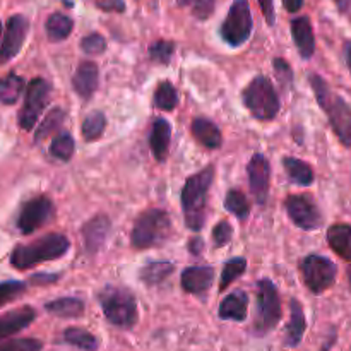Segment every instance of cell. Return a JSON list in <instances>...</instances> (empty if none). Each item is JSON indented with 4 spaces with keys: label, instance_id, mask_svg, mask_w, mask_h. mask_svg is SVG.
I'll return each instance as SVG.
<instances>
[{
    "label": "cell",
    "instance_id": "836d02e7",
    "mask_svg": "<svg viewBox=\"0 0 351 351\" xmlns=\"http://www.w3.org/2000/svg\"><path fill=\"white\" fill-rule=\"evenodd\" d=\"M48 153L51 158L58 161H69L75 153V143L74 137L69 132H62L51 141L50 147H48Z\"/></svg>",
    "mask_w": 351,
    "mask_h": 351
},
{
    "label": "cell",
    "instance_id": "681fc988",
    "mask_svg": "<svg viewBox=\"0 0 351 351\" xmlns=\"http://www.w3.org/2000/svg\"><path fill=\"white\" fill-rule=\"evenodd\" d=\"M335 3L338 5V9L341 10L343 14L348 12V10L351 9V0H335Z\"/></svg>",
    "mask_w": 351,
    "mask_h": 351
},
{
    "label": "cell",
    "instance_id": "d6a6232c",
    "mask_svg": "<svg viewBox=\"0 0 351 351\" xmlns=\"http://www.w3.org/2000/svg\"><path fill=\"white\" fill-rule=\"evenodd\" d=\"M225 209L239 219H247L250 215V202L239 189H230L225 195Z\"/></svg>",
    "mask_w": 351,
    "mask_h": 351
},
{
    "label": "cell",
    "instance_id": "d590c367",
    "mask_svg": "<svg viewBox=\"0 0 351 351\" xmlns=\"http://www.w3.org/2000/svg\"><path fill=\"white\" fill-rule=\"evenodd\" d=\"M245 269H247L245 257H233V259H230L228 263L223 266L221 280H219V290L225 291L233 281H237L240 276H243Z\"/></svg>",
    "mask_w": 351,
    "mask_h": 351
},
{
    "label": "cell",
    "instance_id": "e575fe53",
    "mask_svg": "<svg viewBox=\"0 0 351 351\" xmlns=\"http://www.w3.org/2000/svg\"><path fill=\"white\" fill-rule=\"evenodd\" d=\"M105 127L106 117L103 115L101 112H98V110H95V112L89 113L84 119V122H82V137H84L86 141H89V143L99 139V137L103 136V132H105Z\"/></svg>",
    "mask_w": 351,
    "mask_h": 351
},
{
    "label": "cell",
    "instance_id": "cb8c5ba5",
    "mask_svg": "<svg viewBox=\"0 0 351 351\" xmlns=\"http://www.w3.org/2000/svg\"><path fill=\"white\" fill-rule=\"evenodd\" d=\"M84 302L77 297H62L45 304V311L60 319H77L84 314Z\"/></svg>",
    "mask_w": 351,
    "mask_h": 351
},
{
    "label": "cell",
    "instance_id": "f1b7e54d",
    "mask_svg": "<svg viewBox=\"0 0 351 351\" xmlns=\"http://www.w3.org/2000/svg\"><path fill=\"white\" fill-rule=\"evenodd\" d=\"M24 86H26L24 79L21 75L14 74V72L0 79V103H3V105L17 103V99L24 93Z\"/></svg>",
    "mask_w": 351,
    "mask_h": 351
},
{
    "label": "cell",
    "instance_id": "1f68e13d",
    "mask_svg": "<svg viewBox=\"0 0 351 351\" xmlns=\"http://www.w3.org/2000/svg\"><path fill=\"white\" fill-rule=\"evenodd\" d=\"M153 103L156 108L171 112L178 106V93L170 81H163L156 86L153 96Z\"/></svg>",
    "mask_w": 351,
    "mask_h": 351
},
{
    "label": "cell",
    "instance_id": "ac0fdd59",
    "mask_svg": "<svg viewBox=\"0 0 351 351\" xmlns=\"http://www.w3.org/2000/svg\"><path fill=\"white\" fill-rule=\"evenodd\" d=\"M182 288L191 295H202L213 287L215 269L211 266H189L182 273Z\"/></svg>",
    "mask_w": 351,
    "mask_h": 351
},
{
    "label": "cell",
    "instance_id": "b9f144b4",
    "mask_svg": "<svg viewBox=\"0 0 351 351\" xmlns=\"http://www.w3.org/2000/svg\"><path fill=\"white\" fill-rule=\"evenodd\" d=\"M233 237V228L228 221H219L218 225L213 228V240H215V245L218 249L225 247L226 243L232 240Z\"/></svg>",
    "mask_w": 351,
    "mask_h": 351
},
{
    "label": "cell",
    "instance_id": "4dcf8cb0",
    "mask_svg": "<svg viewBox=\"0 0 351 351\" xmlns=\"http://www.w3.org/2000/svg\"><path fill=\"white\" fill-rule=\"evenodd\" d=\"M64 120H65L64 108H60V106H53V108L47 113V117L41 120L40 125H38L36 134H34V143H41V141L47 139L48 136L57 132V130L62 127V123H64Z\"/></svg>",
    "mask_w": 351,
    "mask_h": 351
},
{
    "label": "cell",
    "instance_id": "f907efd6",
    "mask_svg": "<svg viewBox=\"0 0 351 351\" xmlns=\"http://www.w3.org/2000/svg\"><path fill=\"white\" fill-rule=\"evenodd\" d=\"M345 60H346V65H348L350 74H351V40H348L345 43Z\"/></svg>",
    "mask_w": 351,
    "mask_h": 351
},
{
    "label": "cell",
    "instance_id": "ffe728a7",
    "mask_svg": "<svg viewBox=\"0 0 351 351\" xmlns=\"http://www.w3.org/2000/svg\"><path fill=\"white\" fill-rule=\"evenodd\" d=\"M291 36H293L295 47L302 58H311L315 51V38L312 29L311 19L307 16L297 17L291 21Z\"/></svg>",
    "mask_w": 351,
    "mask_h": 351
},
{
    "label": "cell",
    "instance_id": "9a60e30c",
    "mask_svg": "<svg viewBox=\"0 0 351 351\" xmlns=\"http://www.w3.org/2000/svg\"><path fill=\"white\" fill-rule=\"evenodd\" d=\"M112 230V221L108 216L98 215L95 218L89 219L84 226H82V239H84V249L89 256H95L101 250L105 245L106 239Z\"/></svg>",
    "mask_w": 351,
    "mask_h": 351
},
{
    "label": "cell",
    "instance_id": "f6af8a7d",
    "mask_svg": "<svg viewBox=\"0 0 351 351\" xmlns=\"http://www.w3.org/2000/svg\"><path fill=\"white\" fill-rule=\"evenodd\" d=\"M261 10H263L264 17H266V23L269 26H273L276 23V12H274V0H259Z\"/></svg>",
    "mask_w": 351,
    "mask_h": 351
},
{
    "label": "cell",
    "instance_id": "83f0119b",
    "mask_svg": "<svg viewBox=\"0 0 351 351\" xmlns=\"http://www.w3.org/2000/svg\"><path fill=\"white\" fill-rule=\"evenodd\" d=\"M173 271V263H168V261H154V263H147L146 266L141 267L139 278L143 283L154 287V285H160L161 281H165L168 276H171Z\"/></svg>",
    "mask_w": 351,
    "mask_h": 351
},
{
    "label": "cell",
    "instance_id": "60d3db41",
    "mask_svg": "<svg viewBox=\"0 0 351 351\" xmlns=\"http://www.w3.org/2000/svg\"><path fill=\"white\" fill-rule=\"evenodd\" d=\"M273 67L280 84L283 86V88H290L291 82H293V71H291V65L288 64L285 58H274Z\"/></svg>",
    "mask_w": 351,
    "mask_h": 351
},
{
    "label": "cell",
    "instance_id": "f35d334b",
    "mask_svg": "<svg viewBox=\"0 0 351 351\" xmlns=\"http://www.w3.org/2000/svg\"><path fill=\"white\" fill-rule=\"evenodd\" d=\"M0 351H43V341L36 338H17L0 343Z\"/></svg>",
    "mask_w": 351,
    "mask_h": 351
},
{
    "label": "cell",
    "instance_id": "f546056e",
    "mask_svg": "<svg viewBox=\"0 0 351 351\" xmlns=\"http://www.w3.org/2000/svg\"><path fill=\"white\" fill-rule=\"evenodd\" d=\"M62 338H64V341L67 345L75 346V348L82 351H96L99 346L98 338L81 328H67L64 331V335H62Z\"/></svg>",
    "mask_w": 351,
    "mask_h": 351
},
{
    "label": "cell",
    "instance_id": "8fae6325",
    "mask_svg": "<svg viewBox=\"0 0 351 351\" xmlns=\"http://www.w3.org/2000/svg\"><path fill=\"white\" fill-rule=\"evenodd\" d=\"M55 215V206L51 199L47 195H36L29 199L21 208L19 216H17V228L23 235H31L41 226L47 225Z\"/></svg>",
    "mask_w": 351,
    "mask_h": 351
},
{
    "label": "cell",
    "instance_id": "3957f363",
    "mask_svg": "<svg viewBox=\"0 0 351 351\" xmlns=\"http://www.w3.org/2000/svg\"><path fill=\"white\" fill-rule=\"evenodd\" d=\"M71 249V240L62 233H48L27 245H17L10 252V264L16 269H31L38 264L64 257Z\"/></svg>",
    "mask_w": 351,
    "mask_h": 351
},
{
    "label": "cell",
    "instance_id": "484cf974",
    "mask_svg": "<svg viewBox=\"0 0 351 351\" xmlns=\"http://www.w3.org/2000/svg\"><path fill=\"white\" fill-rule=\"evenodd\" d=\"M283 168L287 170L288 178L293 184L300 185V187H308V185L314 184V171H312V168L305 161L293 156H285Z\"/></svg>",
    "mask_w": 351,
    "mask_h": 351
},
{
    "label": "cell",
    "instance_id": "6da1fadb",
    "mask_svg": "<svg viewBox=\"0 0 351 351\" xmlns=\"http://www.w3.org/2000/svg\"><path fill=\"white\" fill-rule=\"evenodd\" d=\"M213 180H215V167L209 165L187 178L182 189V211H184L185 226L192 232H199L204 226L208 195Z\"/></svg>",
    "mask_w": 351,
    "mask_h": 351
},
{
    "label": "cell",
    "instance_id": "44dd1931",
    "mask_svg": "<svg viewBox=\"0 0 351 351\" xmlns=\"http://www.w3.org/2000/svg\"><path fill=\"white\" fill-rule=\"evenodd\" d=\"M170 143H171V125L167 119L158 117L153 122V129H151L149 136V146L151 153L158 161H167L168 153H170Z\"/></svg>",
    "mask_w": 351,
    "mask_h": 351
},
{
    "label": "cell",
    "instance_id": "7bdbcfd3",
    "mask_svg": "<svg viewBox=\"0 0 351 351\" xmlns=\"http://www.w3.org/2000/svg\"><path fill=\"white\" fill-rule=\"evenodd\" d=\"M215 3L216 0H194L192 2V14L201 21L209 19L213 10H215Z\"/></svg>",
    "mask_w": 351,
    "mask_h": 351
},
{
    "label": "cell",
    "instance_id": "8992f818",
    "mask_svg": "<svg viewBox=\"0 0 351 351\" xmlns=\"http://www.w3.org/2000/svg\"><path fill=\"white\" fill-rule=\"evenodd\" d=\"M242 98L254 119L269 122V120L276 119V115L280 113V96H278L271 79H267L266 75H256L243 89Z\"/></svg>",
    "mask_w": 351,
    "mask_h": 351
},
{
    "label": "cell",
    "instance_id": "ab89813d",
    "mask_svg": "<svg viewBox=\"0 0 351 351\" xmlns=\"http://www.w3.org/2000/svg\"><path fill=\"white\" fill-rule=\"evenodd\" d=\"M81 48L88 55H101L106 50V40L99 33H89L81 40Z\"/></svg>",
    "mask_w": 351,
    "mask_h": 351
},
{
    "label": "cell",
    "instance_id": "52a82bcc",
    "mask_svg": "<svg viewBox=\"0 0 351 351\" xmlns=\"http://www.w3.org/2000/svg\"><path fill=\"white\" fill-rule=\"evenodd\" d=\"M281 315V298L278 293L276 285L264 278L257 283V307L256 321H254V332L257 336H266L267 332L276 329L280 324Z\"/></svg>",
    "mask_w": 351,
    "mask_h": 351
},
{
    "label": "cell",
    "instance_id": "4316f807",
    "mask_svg": "<svg viewBox=\"0 0 351 351\" xmlns=\"http://www.w3.org/2000/svg\"><path fill=\"white\" fill-rule=\"evenodd\" d=\"M45 29H47V36L50 41H64L71 36L72 29H74V21L65 14L53 12L51 16H48Z\"/></svg>",
    "mask_w": 351,
    "mask_h": 351
},
{
    "label": "cell",
    "instance_id": "ba28073f",
    "mask_svg": "<svg viewBox=\"0 0 351 351\" xmlns=\"http://www.w3.org/2000/svg\"><path fill=\"white\" fill-rule=\"evenodd\" d=\"M252 12L247 0H235L219 27L223 41L233 48L242 47L247 43L252 34Z\"/></svg>",
    "mask_w": 351,
    "mask_h": 351
},
{
    "label": "cell",
    "instance_id": "ee69618b",
    "mask_svg": "<svg viewBox=\"0 0 351 351\" xmlns=\"http://www.w3.org/2000/svg\"><path fill=\"white\" fill-rule=\"evenodd\" d=\"M95 5L103 12H125V0H95Z\"/></svg>",
    "mask_w": 351,
    "mask_h": 351
},
{
    "label": "cell",
    "instance_id": "7dc6e473",
    "mask_svg": "<svg viewBox=\"0 0 351 351\" xmlns=\"http://www.w3.org/2000/svg\"><path fill=\"white\" fill-rule=\"evenodd\" d=\"M189 250H191L194 256H199V254L204 250V240L197 239V237H195V239H192L191 242H189Z\"/></svg>",
    "mask_w": 351,
    "mask_h": 351
},
{
    "label": "cell",
    "instance_id": "c3c4849f",
    "mask_svg": "<svg viewBox=\"0 0 351 351\" xmlns=\"http://www.w3.org/2000/svg\"><path fill=\"white\" fill-rule=\"evenodd\" d=\"M283 5L288 12H298L304 7V0H283Z\"/></svg>",
    "mask_w": 351,
    "mask_h": 351
},
{
    "label": "cell",
    "instance_id": "9c48e42d",
    "mask_svg": "<svg viewBox=\"0 0 351 351\" xmlns=\"http://www.w3.org/2000/svg\"><path fill=\"white\" fill-rule=\"evenodd\" d=\"M50 82L45 81L43 77L31 79L29 84L26 86L24 93V105L19 112V127L23 130H33L34 125L40 120L41 113L48 106L50 101Z\"/></svg>",
    "mask_w": 351,
    "mask_h": 351
},
{
    "label": "cell",
    "instance_id": "30bf717a",
    "mask_svg": "<svg viewBox=\"0 0 351 351\" xmlns=\"http://www.w3.org/2000/svg\"><path fill=\"white\" fill-rule=\"evenodd\" d=\"M300 273L308 290L315 295H321L335 285L338 267L328 257L311 254L300 263Z\"/></svg>",
    "mask_w": 351,
    "mask_h": 351
},
{
    "label": "cell",
    "instance_id": "7c38bea8",
    "mask_svg": "<svg viewBox=\"0 0 351 351\" xmlns=\"http://www.w3.org/2000/svg\"><path fill=\"white\" fill-rule=\"evenodd\" d=\"M288 216L295 226L302 230H317L322 225V213L314 199L307 194H295L285 201Z\"/></svg>",
    "mask_w": 351,
    "mask_h": 351
},
{
    "label": "cell",
    "instance_id": "f5cc1de1",
    "mask_svg": "<svg viewBox=\"0 0 351 351\" xmlns=\"http://www.w3.org/2000/svg\"><path fill=\"white\" fill-rule=\"evenodd\" d=\"M0 38H2V21H0Z\"/></svg>",
    "mask_w": 351,
    "mask_h": 351
},
{
    "label": "cell",
    "instance_id": "603a6c76",
    "mask_svg": "<svg viewBox=\"0 0 351 351\" xmlns=\"http://www.w3.org/2000/svg\"><path fill=\"white\" fill-rule=\"evenodd\" d=\"M192 134H194L195 139L206 146L208 149H219L223 144V136L219 127L215 122H211L209 119L204 117H197V119L192 120Z\"/></svg>",
    "mask_w": 351,
    "mask_h": 351
},
{
    "label": "cell",
    "instance_id": "5b68a950",
    "mask_svg": "<svg viewBox=\"0 0 351 351\" xmlns=\"http://www.w3.org/2000/svg\"><path fill=\"white\" fill-rule=\"evenodd\" d=\"M173 233L171 219L163 209H147L136 219L130 242L136 249H153L163 245Z\"/></svg>",
    "mask_w": 351,
    "mask_h": 351
},
{
    "label": "cell",
    "instance_id": "d4e9b609",
    "mask_svg": "<svg viewBox=\"0 0 351 351\" xmlns=\"http://www.w3.org/2000/svg\"><path fill=\"white\" fill-rule=\"evenodd\" d=\"M329 247L338 254L341 259L351 261V225L336 223L328 230Z\"/></svg>",
    "mask_w": 351,
    "mask_h": 351
},
{
    "label": "cell",
    "instance_id": "e0dca14e",
    "mask_svg": "<svg viewBox=\"0 0 351 351\" xmlns=\"http://www.w3.org/2000/svg\"><path fill=\"white\" fill-rule=\"evenodd\" d=\"M34 319H36V311L29 307V305L14 308V311L7 312V314L0 315V341L17 335L23 329L29 328L34 322Z\"/></svg>",
    "mask_w": 351,
    "mask_h": 351
},
{
    "label": "cell",
    "instance_id": "7402d4cb",
    "mask_svg": "<svg viewBox=\"0 0 351 351\" xmlns=\"http://www.w3.org/2000/svg\"><path fill=\"white\" fill-rule=\"evenodd\" d=\"M307 329V321H305L304 307L297 298L290 300V321L287 326V335H285V346L288 348H295L302 343Z\"/></svg>",
    "mask_w": 351,
    "mask_h": 351
},
{
    "label": "cell",
    "instance_id": "8d00e7d4",
    "mask_svg": "<svg viewBox=\"0 0 351 351\" xmlns=\"http://www.w3.org/2000/svg\"><path fill=\"white\" fill-rule=\"evenodd\" d=\"M26 288L27 287L24 281H2V283H0V308H2L3 305L10 304V302L17 300L19 297H23V295L26 293Z\"/></svg>",
    "mask_w": 351,
    "mask_h": 351
},
{
    "label": "cell",
    "instance_id": "bcb514c9",
    "mask_svg": "<svg viewBox=\"0 0 351 351\" xmlns=\"http://www.w3.org/2000/svg\"><path fill=\"white\" fill-rule=\"evenodd\" d=\"M58 274H34L31 278V283H36V285H51L58 280Z\"/></svg>",
    "mask_w": 351,
    "mask_h": 351
},
{
    "label": "cell",
    "instance_id": "4fadbf2b",
    "mask_svg": "<svg viewBox=\"0 0 351 351\" xmlns=\"http://www.w3.org/2000/svg\"><path fill=\"white\" fill-rule=\"evenodd\" d=\"M27 31H29V21L21 14H14L9 17L5 24V31L2 36V45H0V64L10 62L23 48L26 41Z\"/></svg>",
    "mask_w": 351,
    "mask_h": 351
},
{
    "label": "cell",
    "instance_id": "816d5d0a",
    "mask_svg": "<svg viewBox=\"0 0 351 351\" xmlns=\"http://www.w3.org/2000/svg\"><path fill=\"white\" fill-rule=\"evenodd\" d=\"M194 2V0H177V3L180 7H187V5H191V3Z\"/></svg>",
    "mask_w": 351,
    "mask_h": 351
},
{
    "label": "cell",
    "instance_id": "5bb4252c",
    "mask_svg": "<svg viewBox=\"0 0 351 351\" xmlns=\"http://www.w3.org/2000/svg\"><path fill=\"white\" fill-rule=\"evenodd\" d=\"M247 173H249V185L254 199L257 204L264 206L267 202L271 184V167L267 158L261 153L254 154L247 167Z\"/></svg>",
    "mask_w": 351,
    "mask_h": 351
},
{
    "label": "cell",
    "instance_id": "2e32d148",
    "mask_svg": "<svg viewBox=\"0 0 351 351\" xmlns=\"http://www.w3.org/2000/svg\"><path fill=\"white\" fill-rule=\"evenodd\" d=\"M99 84V69L95 62L86 60L81 62L75 69L74 75H72V86H74V91L77 93L79 98H82L84 101H88L89 98H93V95L96 93Z\"/></svg>",
    "mask_w": 351,
    "mask_h": 351
},
{
    "label": "cell",
    "instance_id": "d6986e66",
    "mask_svg": "<svg viewBox=\"0 0 351 351\" xmlns=\"http://www.w3.org/2000/svg\"><path fill=\"white\" fill-rule=\"evenodd\" d=\"M249 312V295L242 290H235L226 295L218 308V315L223 321L243 322Z\"/></svg>",
    "mask_w": 351,
    "mask_h": 351
},
{
    "label": "cell",
    "instance_id": "277c9868",
    "mask_svg": "<svg viewBox=\"0 0 351 351\" xmlns=\"http://www.w3.org/2000/svg\"><path fill=\"white\" fill-rule=\"evenodd\" d=\"M98 302L105 319L115 328L132 329L139 321L137 300L127 288L106 285L98 293Z\"/></svg>",
    "mask_w": 351,
    "mask_h": 351
},
{
    "label": "cell",
    "instance_id": "7a4b0ae2",
    "mask_svg": "<svg viewBox=\"0 0 351 351\" xmlns=\"http://www.w3.org/2000/svg\"><path fill=\"white\" fill-rule=\"evenodd\" d=\"M311 86L315 93V99L328 115L332 130L343 146L351 147V106L338 93L329 88L328 82L317 74H311Z\"/></svg>",
    "mask_w": 351,
    "mask_h": 351
},
{
    "label": "cell",
    "instance_id": "74e56055",
    "mask_svg": "<svg viewBox=\"0 0 351 351\" xmlns=\"http://www.w3.org/2000/svg\"><path fill=\"white\" fill-rule=\"evenodd\" d=\"M175 53V43L173 41L160 40L149 47V58L158 64L168 65L171 62V57Z\"/></svg>",
    "mask_w": 351,
    "mask_h": 351
}]
</instances>
